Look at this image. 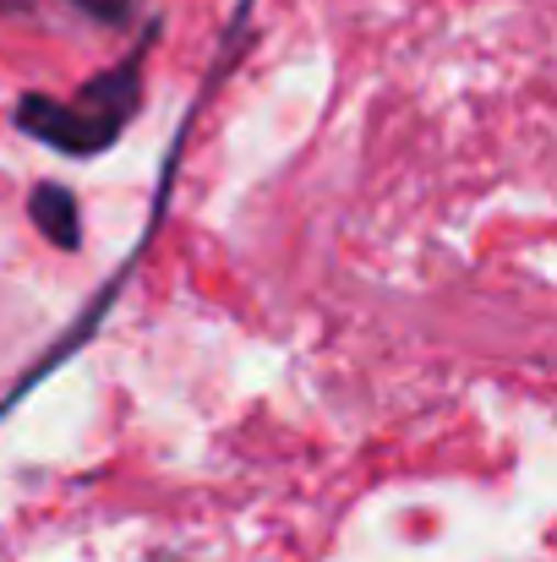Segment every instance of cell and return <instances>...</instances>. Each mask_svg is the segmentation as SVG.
Here are the masks:
<instances>
[{
  "label": "cell",
  "instance_id": "obj_2",
  "mask_svg": "<svg viewBox=\"0 0 557 562\" xmlns=\"http://www.w3.org/2000/svg\"><path fill=\"white\" fill-rule=\"evenodd\" d=\"M0 16H60V22L126 33L143 16V0H0Z\"/></svg>",
  "mask_w": 557,
  "mask_h": 562
},
{
  "label": "cell",
  "instance_id": "obj_3",
  "mask_svg": "<svg viewBox=\"0 0 557 562\" xmlns=\"http://www.w3.org/2000/svg\"><path fill=\"white\" fill-rule=\"evenodd\" d=\"M27 218L38 224V235L60 251H77L82 246V207H77V191L60 187V181H38L27 191Z\"/></svg>",
  "mask_w": 557,
  "mask_h": 562
},
{
  "label": "cell",
  "instance_id": "obj_1",
  "mask_svg": "<svg viewBox=\"0 0 557 562\" xmlns=\"http://www.w3.org/2000/svg\"><path fill=\"white\" fill-rule=\"evenodd\" d=\"M159 38V16L143 22V38L99 77H88L71 99H55V93H22L11 121L22 137L66 154V159H93L104 148L121 143V132L137 121L143 110V66H148V49Z\"/></svg>",
  "mask_w": 557,
  "mask_h": 562
}]
</instances>
